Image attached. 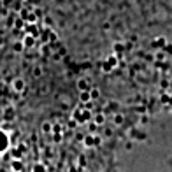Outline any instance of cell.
Returning a JSON list of instances; mask_svg holds the SVG:
<instances>
[{
	"instance_id": "cell-7",
	"label": "cell",
	"mask_w": 172,
	"mask_h": 172,
	"mask_svg": "<svg viewBox=\"0 0 172 172\" xmlns=\"http://www.w3.org/2000/svg\"><path fill=\"white\" fill-rule=\"evenodd\" d=\"M42 130H44V134H49V132H51V125H49V123H44V125H42Z\"/></svg>"
},
{
	"instance_id": "cell-1",
	"label": "cell",
	"mask_w": 172,
	"mask_h": 172,
	"mask_svg": "<svg viewBox=\"0 0 172 172\" xmlns=\"http://www.w3.org/2000/svg\"><path fill=\"white\" fill-rule=\"evenodd\" d=\"M7 148H9V135L4 130H0V153H4Z\"/></svg>"
},
{
	"instance_id": "cell-10",
	"label": "cell",
	"mask_w": 172,
	"mask_h": 172,
	"mask_svg": "<svg viewBox=\"0 0 172 172\" xmlns=\"http://www.w3.org/2000/svg\"><path fill=\"white\" fill-rule=\"evenodd\" d=\"M79 88H83V90H84V88H86V81H81V83H79Z\"/></svg>"
},
{
	"instance_id": "cell-4",
	"label": "cell",
	"mask_w": 172,
	"mask_h": 172,
	"mask_svg": "<svg viewBox=\"0 0 172 172\" xmlns=\"http://www.w3.org/2000/svg\"><path fill=\"white\" fill-rule=\"evenodd\" d=\"M12 169H14V171H21V169H23V165H21L18 160H14V162H12Z\"/></svg>"
},
{
	"instance_id": "cell-8",
	"label": "cell",
	"mask_w": 172,
	"mask_h": 172,
	"mask_svg": "<svg viewBox=\"0 0 172 172\" xmlns=\"http://www.w3.org/2000/svg\"><path fill=\"white\" fill-rule=\"evenodd\" d=\"M90 97H91V98H97V97H98V90H91V91H90Z\"/></svg>"
},
{
	"instance_id": "cell-9",
	"label": "cell",
	"mask_w": 172,
	"mask_h": 172,
	"mask_svg": "<svg viewBox=\"0 0 172 172\" xmlns=\"http://www.w3.org/2000/svg\"><path fill=\"white\" fill-rule=\"evenodd\" d=\"M25 44H26V46H32V44H33V40H32L30 37H26V39H25Z\"/></svg>"
},
{
	"instance_id": "cell-6",
	"label": "cell",
	"mask_w": 172,
	"mask_h": 172,
	"mask_svg": "<svg viewBox=\"0 0 172 172\" xmlns=\"http://www.w3.org/2000/svg\"><path fill=\"white\" fill-rule=\"evenodd\" d=\"M95 123H97V125H102V123H104V116H102V114L95 116Z\"/></svg>"
},
{
	"instance_id": "cell-3",
	"label": "cell",
	"mask_w": 172,
	"mask_h": 172,
	"mask_svg": "<svg viewBox=\"0 0 172 172\" xmlns=\"http://www.w3.org/2000/svg\"><path fill=\"white\" fill-rule=\"evenodd\" d=\"M32 172H47V171H46V167H44L42 164H35V165L32 167Z\"/></svg>"
},
{
	"instance_id": "cell-2",
	"label": "cell",
	"mask_w": 172,
	"mask_h": 172,
	"mask_svg": "<svg viewBox=\"0 0 172 172\" xmlns=\"http://www.w3.org/2000/svg\"><path fill=\"white\" fill-rule=\"evenodd\" d=\"M12 86H14L16 91H21V90H25V81H23V79H16V81L12 83Z\"/></svg>"
},
{
	"instance_id": "cell-5",
	"label": "cell",
	"mask_w": 172,
	"mask_h": 172,
	"mask_svg": "<svg viewBox=\"0 0 172 172\" xmlns=\"http://www.w3.org/2000/svg\"><path fill=\"white\" fill-rule=\"evenodd\" d=\"M90 98H91V97H90L88 91H83V93H81V100H83V102H86V100H90Z\"/></svg>"
}]
</instances>
